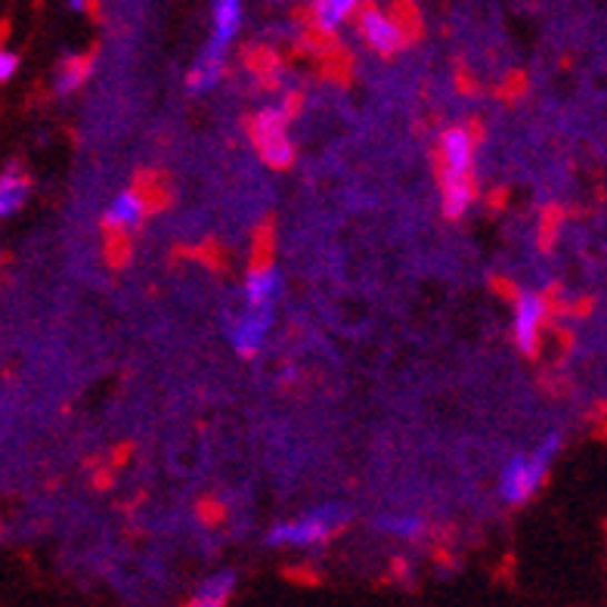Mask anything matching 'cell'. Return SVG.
I'll return each instance as SVG.
<instances>
[{
  "label": "cell",
  "mask_w": 607,
  "mask_h": 607,
  "mask_svg": "<svg viewBox=\"0 0 607 607\" xmlns=\"http://www.w3.org/2000/svg\"><path fill=\"white\" fill-rule=\"evenodd\" d=\"M475 143L465 128H449L434 152V171L444 192V211L449 220L465 215V208L475 202Z\"/></svg>",
  "instance_id": "cell-1"
},
{
  "label": "cell",
  "mask_w": 607,
  "mask_h": 607,
  "mask_svg": "<svg viewBox=\"0 0 607 607\" xmlns=\"http://www.w3.org/2000/svg\"><path fill=\"white\" fill-rule=\"evenodd\" d=\"M242 26V0H215V38L205 47V57L199 66L189 72V90H208L220 81L223 74V57L227 47Z\"/></svg>",
  "instance_id": "cell-2"
},
{
  "label": "cell",
  "mask_w": 607,
  "mask_h": 607,
  "mask_svg": "<svg viewBox=\"0 0 607 607\" xmlns=\"http://www.w3.org/2000/svg\"><path fill=\"white\" fill-rule=\"evenodd\" d=\"M248 137L260 152V159L267 161L276 171H286L295 161V146L289 140V118L279 109H263L255 118H248Z\"/></svg>",
  "instance_id": "cell-3"
},
{
  "label": "cell",
  "mask_w": 607,
  "mask_h": 607,
  "mask_svg": "<svg viewBox=\"0 0 607 607\" xmlns=\"http://www.w3.org/2000/svg\"><path fill=\"white\" fill-rule=\"evenodd\" d=\"M558 444H561V437L555 434V437H549L543 447L536 449V456H530V459L527 456H515L506 465V471H502V496H506L508 502H527L539 490V484L546 480L549 459L555 456Z\"/></svg>",
  "instance_id": "cell-4"
},
{
  "label": "cell",
  "mask_w": 607,
  "mask_h": 607,
  "mask_svg": "<svg viewBox=\"0 0 607 607\" xmlns=\"http://www.w3.org/2000/svg\"><path fill=\"white\" fill-rule=\"evenodd\" d=\"M345 520L347 515L341 508H319V511H310V515L291 520V524L276 527L270 534V543L273 546H319L329 536L338 534L345 527Z\"/></svg>",
  "instance_id": "cell-5"
},
{
  "label": "cell",
  "mask_w": 607,
  "mask_h": 607,
  "mask_svg": "<svg viewBox=\"0 0 607 607\" xmlns=\"http://www.w3.org/2000/svg\"><path fill=\"white\" fill-rule=\"evenodd\" d=\"M354 22H357V31H360L362 41L369 43V50H376L378 57H394L397 50L406 47L400 31L394 26V19L388 16V10H381V7L369 3V0L354 13Z\"/></svg>",
  "instance_id": "cell-6"
},
{
  "label": "cell",
  "mask_w": 607,
  "mask_h": 607,
  "mask_svg": "<svg viewBox=\"0 0 607 607\" xmlns=\"http://www.w3.org/2000/svg\"><path fill=\"white\" fill-rule=\"evenodd\" d=\"M518 319H515V332H518V345L527 357L539 354V332L549 319V307L543 295H518Z\"/></svg>",
  "instance_id": "cell-7"
},
{
  "label": "cell",
  "mask_w": 607,
  "mask_h": 607,
  "mask_svg": "<svg viewBox=\"0 0 607 607\" xmlns=\"http://www.w3.org/2000/svg\"><path fill=\"white\" fill-rule=\"evenodd\" d=\"M273 322V314L270 307H248L246 317L236 319V329H232V345L242 357H255L267 338V329Z\"/></svg>",
  "instance_id": "cell-8"
},
{
  "label": "cell",
  "mask_w": 607,
  "mask_h": 607,
  "mask_svg": "<svg viewBox=\"0 0 607 607\" xmlns=\"http://www.w3.org/2000/svg\"><path fill=\"white\" fill-rule=\"evenodd\" d=\"M246 69L255 74V81H258L263 90H276L279 87V78H282V59L276 50L270 47H263V43H251L246 47Z\"/></svg>",
  "instance_id": "cell-9"
},
{
  "label": "cell",
  "mask_w": 607,
  "mask_h": 607,
  "mask_svg": "<svg viewBox=\"0 0 607 607\" xmlns=\"http://www.w3.org/2000/svg\"><path fill=\"white\" fill-rule=\"evenodd\" d=\"M133 192L140 196V202L146 208V217L156 215V211H165L168 202H171V187L165 180V173L159 171H140L133 177Z\"/></svg>",
  "instance_id": "cell-10"
},
{
  "label": "cell",
  "mask_w": 607,
  "mask_h": 607,
  "mask_svg": "<svg viewBox=\"0 0 607 607\" xmlns=\"http://www.w3.org/2000/svg\"><path fill=\"white\" fill-rule=\"evenodd\" d=\"M366 0H314L310 7V22L319 29H341L347 19H354V13L360 10Z\"/></svg>",
  "instance_id": "cell-11"
},
{
  "label": "cell",
  "mask_w": 607,
  "mask_h": 607,
  "mask_svg": "<svg viewBox=\"0 0 607 607\" xmlns=\"http://www.w3.org/2000/svg\"><path fill=\"white\" fill-rule=\"evenodd\" d=\"M146 208L140 202V196L128 189V192H121L112 208H109V215L102 217V223H112V227H125V230H137L140 223H143Z\"/></svg>",
  "instance_id": "cell-12"
},
{
  "label": "cell",
  "mask_w": 607,
  "mask_h": 607,
  "mask_svg": "<svg viewBox=\"0 0 607 607\" xmlns=\"http://www.w3.org/2000/svg\"><path fill=\"white\" fill-rule=\"evenodd\" d=\"M26 199H29V177L19 168L0 173V217L13 215Z\"/></svg>",
  "instance_id": "cell-13"
},
{
  "label": "cell",
  "mask_w": 607,
  "mask_h": 607,
  "mask_svg": "<svg viewBox=\"0 0 607 607\" xmlns=\"http://www.w3.org/2000/svg\"><path fill=\"white\" fill-rule=\"evenodd\" d=\"M388 16L394 19V26H397V31H400V38H404L406 47L419 41L421 16L412 0H394V7L388 10Z\"/></svg>",
  "instance_id": "cell-14"
},
{
  "label": "cell",
  "mask_w": 607,
  "mask_h": 607,
  "mask_svg": "<svg viewBox=\"0 0 607 607\" xmlns=\"http://www.w3.org/2000/svg\"><path fill=\"white\" fill-rule=\"evenodd\" d=\"M273 223L263 220L258 230H255V242H251V263H248V273H260V270H270L273 267Z\"/></svg>",
  "instance_id": "cell-15"
},
{
  "label": "cell",
  "mask_w": 607,
  "mask_h": 607,
  "mask_svg": "<svg viewBox=\"0 0 607 607\" xmlns=\"http://www.w3.org/2000/svg\"><path fill=\"white\" fill-rule=\"evenodd\" d=\"M102 236H106V260H109V267H128L130 263V230L125 227H112V223H102Z\"/></svg>",
  "instance_id": "cell-16"
},
{
  "label": "cell",
  "mask_w": 607,
  "mask_h": 607,
  "mask_svg": "<svg viewBox=\"0 0 607 607\" xmlns=\"http://www.w3.org/2000/svg\"><path fill=\"white\" fill-rule=\"evenodd\" d=\"M319 59H322L319 72L326 74L329 81H335V84H347V81L354 78V59H350V53H347L341 43L332 47L329 53H322Z\"/></svg>",
  "instance_id": "cell-17"
},
{
  "label": "cell",
  "mask_w": 607,
  "mask_h": 607,
  "mask_svg": "<svg viewBox=\"0 0 607 607\" xmlns=\"http://www.w3.org/2000/svg\"><path fill=\"white\" fill-rule=\"evenodd\" d=\"M232 595V574H217L215 579H208L202 589L196 593V598L189 605L196 607H220L230 601Z\"/></svg>",
  "instance_id": "cell-18"
},
{
  "label": "cell",
  "mask_w": 607,
  "mask_h": 607,
  "mask_svg": "<svg viewBox=\"0 0 607 607\" xmlns=\"http://www.w3.org/2000/svg\"><path fill=\"white\" fill-rule=\"evenodd\" d=\"M90 69H93V57L66 59V62H62V69H59V81H57L59 93H72V90H78V87L87 81Z\"/></svg>",
  "instance_id": "cell-19"
},
{
  "label": "cell",
  "mask_w": 607,
  "mask_h": 607,
  "mask_svg": "<svg viewBox=\"0 0 607 607\" xmlns=\"http://www.w3.org/2000/svg\"><path fill=\"white\" fill-rule=\"evenodd\" d=\"M248 307H270L276 295V270H260V273H248Z\"/></svg>",
  "instance_id": "cell-20"
},
{
  "label": "cell",
  "mask_w": 607,
  "mask_h": 607,
  "mask_svg": "<svg viewBox=\"0 0 607 607\" xmlns=\"http://www.w3.org/2000/svg\"><path fill=\"white\" fill-rule=\"evenodd\" d=\"M561 227H564L561 205H546V211L539 217V248H543V251H551V248H555Z\"/></svg>",
  "instance_id": "cell-21"
},
{
  "label": "cell",
  "mask_w": 607,
  "mask_h": 607,
  "mask_svg": "<svg viewBox=\"0 0 607 607\" xmlns=\"http://www.w3.org/2000/svg\"><path fill=\"white\" fill-rule=\"evenodd\" d=\"M189 258H196L199 263H205L208 270H215V273H220L223 267H227V258H223V248L217 246V239H205L202 246L192 248V251H187Z\"/></svg>",
  "instance_id": "cell-22"
},
{
  "label": "cell",
  "mask_w": 607,
  "mask_h": 607,
  "mask_svg": "<svg viewBox=\"0 0 607 607\" xmlns=\"http://www.w3.org/2000/svg\"><path fill=\"white\" fill-rule=\"evenodd\" d=\"M527 87H530V81H527V74H524V72H511L506 78V81L499 84V90H496V93H499V100L518 102L520 97H527Z\"/></svg>",
  "instance_id": "cell-23"
},
{
  "label": "cell",
  "mask_w": 607,
  "mask_h": 607,
  "mask_svg": "<svg viewBox=\"0 0 607 607\" xmlns=\"http://www.w3.org/2000/svg\"><path fill=\"white\" fill-rule=\"evenodd\" d=\"M223 518H227V508H223L220 499H211V496H208V499L199 502V520H202L205 527H217Z\"/></svg>",
  "instance_id": "cell-24"
},
{
  "label": "cell",
  "mask_w": 607,
  "mask_h": 607,
  "mask_svg": "<svg viewBox=\"0 0 607 607\" xmlns=\"http://www.w3.org/2000/svg\"><path fill=\"white\" fill-rule=\"evenodd\" d=\"M388 524V530H394V534H400V536H419L421 534V524L416 518H394V520H385Z\"/></svg>",
  "instance_id": "cell-25"
},
{
  "label": "cell",
  "mask_w": 607,
  "mask_h": 607,
  "mask_svg": "<svg viewBox=\"0 0 607 607\" xmlns=\"http://www.w3.org/2000/svg\"><path fill=\"white\" fill-rule=\"evenodd\" d=\"M19 69V57H16L13 50H7V47H0V81H10Z\"/></svg>",
  "instance_id": "cell-26"
},
{
  "label": "cell",
  "mask_w": 607,
  "mask_h": 607,
  "mask_svg": "<svg viewBox=\"0 0 607 607\" xmlns=\"http://www.w3.org/2000/svg\"><path fill=\"white\" fill-rule=\"evenodd\" d=\"M301 106H304V93H301V90H289V93H286V100H282V106H279V112H282V116H286L291 121V118L301 112Z\"/></svg>",
  "instance_id": "cell-27"
},
{
  "label": "cell",
  "mask_w": 607,
  "mask_h": 607,
  "mask_svg": "<svg viewBox=\"0 0 607 607\" xmlns=\"http://www.w3.org/2000/svg\"><path fill=\"white\" fill-rule=\"evenodd\" d=\"M456 90H459L462 97H475L477 93V81L471 78V72H468L465 66H459V69H456Z\"/></svg>",
  "instance_id": "cell-28"
},
{
  "label": "cell",
  "mask_w": 607,
  "mask_h": 607,
  "mask_svg": "<svg viewBox=\"0 0 607 607\" xmlns=\"http://www.w3.org/2000/svg\"><path fill=\"white\" fill-rule=\"evenodd\" d=\"M492 289L499 291V295H502V298H506V301H518V286H515V282H511V279H506V276H492Z\"/></svg>",
  "instance_id": "cell-29"
},
{
  "label": "cell",
  "mask_w": 607,
  "mask_h": 607,
  "mask_svg": "<svg viewBox=\"0 0 607 607\" xmlns=\"http://www.w3.org/2000/svg\"><path fill=\"white\" fill-rule=\"evenodd\" d=\"M286 577L295 579V583H304V586H317L319 577L314 574V570H307V567H289L286 570Z\"/></svg>",
  "instance_id": "cell-30"
},
{
  "label": "cell",
  "mask_w": 607,
  "mask_h": 607,
  "mask_svg": "<svg viewBox=\"0 0 607 607\" xmlns=\"http://www.w3.org/2000/svg\"><path fill=\"white\" fill-rule=\"evenodd\" d=\"M564 310H567L570 317H589L595 310V301L593 298H579V301H574L570 307H564Z\"/></svg>",
  "instance_id": "cell-31"
},
{
  "label": "cell",
  "mask_w": 607,
  "mask_h": 607,
  "mask_svg": "<svg viewBox=\"0 0 607 607\" xmlns=\"http://www.w3.org/2000/svg\"><path fill=\"white\" fill-rule=\"evenodd\" d=\"M93 484H97V490H106V487H112V475H109V471H100Z\"/></svg>",
  "instance_id": "cell-32"
},
{
  "label": "cell",
  "mask_w": 607,
  "mask_h": 607,
  "mask_svg": "<svg viewBox=\"0 0 607 607\" xmlns=\"http://www.w3.org/2000/svg\"><path fill=\"white\" fill-rule=\"evenodd\" d=\"M93 3L90 0H72V10H90Z\"/></svg>",
  "instance_id": "cell-33"
},
{
  "label": "cell",
  "mask_w": 607,
  "mask_h": 607,
  "mask_svg": "<svg viewBox=\"0 0 607 607\" xmlns=\"http://www.w3.org/2000/svg\"><path fill=\"white\" fill-rule=\"evenodd\" d=\"M128 452H130V447H121V449H118V452H116V462H118V465L125 462V459H128Z\"/></svg>",
  "instance_id": "cell-34"
},
{
  "label": "cell",
  "mask_w": 607,
  "mask_h": 607,
  "mask_svg": "<svg viewBox=\"0 0 607 607\" xmlns=\"http://www.w3.org/2000/svg\"><path fill=\"white\" fill-rule=\"evenodd\" d=\"M499 202H506V192H492V208H499Z\"/></svg>",
  "instance_id": "cell-35"
}]
</instances>
